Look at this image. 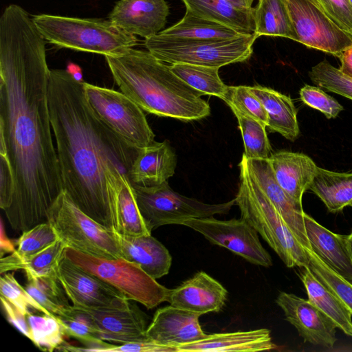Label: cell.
Returning a JSON list of instances; mask_svg holds the SVG:
<instances>
[{
    "instance_id": "1",
    "label": "cell",
    "mask_w": 352,
    "mask_h": 352,
    "mask_svg": "<svg viewBox=\"0 0 352 352\" xmlns=\"http://www.w3.org/2000/svg\"><path fill=\"white\" fill-rule=\"evenodd\" d=\"M45 39L19 5L0 17V154L14 179L4 210L11 227L24 232L47 221L63 190L48 104Z\"/></svg>"
},
{
    "instance_id": "2",
    "label": "cell",
    "mask_w": 352,
    "mask_h": 352,
    "mask_svg": "<svg viewBox=\"0 0 352 352\" xmlns=\"http://www.w3.org/2000/svg\"><path fill=\"white\" fill-rule=\"evenodd\" d=\"M84 82L66 69H50L49 111L63 188L82 211L113 232L107 170L116 168L128 178L140 148L97 117L86 98Z\"/></svg>"
},
{
    "instance_id": "3",
    "label": "cell",
    "mask_w": 352,
    "mask_h": 352,
    "mask_svg": "<svg viewBox=\"0 0 352 352\" xmlns=\"http://www.w3.org/2000/svg\"><path fill=\"white\" fill-rule=\"evenodd\" d=\"M104 57L120 91L143 111L183 121L210 115V107L201 98L203 95L149 51L131 48L122 54Z\"/></svg>"
},
{
    "instance_id": "4",
    "label": "cell",
    "mask_w": 352,
    "mask_h": 352,
    "mask_svg": "<svg viewBox=\"0 0 352 352\" xmlns=\"http://www.w3.org/2000/svg\"><path fill=\"white\" fill-rule=\"evenodd\" d=\"M32 19L45 41L60 48L118 56L138 43L135 35L110 20L47 14L34 15Z\"/></svg>"
},
{
    "instance_id": "5",
    "label": "cell",
    "mask_w": 352,
    "mask_h": 352,
    "mask_svg": "<svg viewBox=\"0 0 352 352\" xmlns=\"http://www.w3.org/2000/svg\"><path fill=\"white\" fill-rule=\"evenodd\" d=\"M235 205L247 221L288 267H305L309 257L279 212L263 192L241 159Z\"/></svg>"
},
{
    "instance_id": "6",
    "label": "cell",
    "mask_w": 352,
    "mask_h": 352,
    "mask_svg": "<svg viewBox=\"0 0 352 352\" xmlns=\"http://www.w3.org/2000/svg\"><path fill=\"white\" fill-rule=\"evenodd\" d=\"M256 38L252 34L225 40L193 41L157 34L146 38L144 46L157 59L170 65L188 63L220 68L248 60Z\"/></svg>"
},
{
    "instance_id": "7",
    "label": "cell",
    "mask_w": 352,
    "mask_h": 352,
    "mask_svg": "<svg viewBox=\"0 0 352 352\" xmlns=\"http://www.w3.org/2000/svg\"><path fill=\"white\" fill-rule=\"evenodd\" d=\"M47 221L67 247L97 257L122 258L114 232L82 211L65 190L50 208Z\"/></svg>"
},
{
    "instance_id": "8",
    "label": "cell",
    "mask_w": 352,
    "mask_h": 352,
    "mask_svg": "<svg viewBox=\"0 0 352 352\" xmlns=\"http://www.w3.org/2000/svg\"><path fill=\"white\" fill-rule=\"evenodd\" d=\"M64 256L72 262L115 287L128 300L148 309L166 301L170 289L160 285L137 264L123 258H100L66 247Z\"/></svg>"
},
{
    "instance_id": "9",
    "label": "cell",
    "mask_w": 352,
    "mask_h": 352,
    "mask_svg": "<svg viewBox=\"0 0 352 352\" xmlns=\"http://www.w3.org/2000/svg\"><path fill=\"white\" fill-rule=\"evenodd\" d=\"M136 202L150 232L160 226L179 224L188 219L228 213L235 199L221 204H206L174 191L165 182L145 187L132 185Z\"/></svg>"
},
{
    "instance_id": "10",
    "label": "cell",
    "mask_w": 352,
    "mask_h": 352,
    "mask_svg": "<svg viewBox=\"0 0 352 352\" xmlns=\"http://www.w3.org/2000/svg\"><path fill=\"white\" fill-rule=\"evenodd\" d=\"M84 90L97 117L126 142L142 148L155 141L143 110L124 93L87 82Z\"/></svg>"
},
{
    "instance_id": "11",
    "label": "cell",
    "mask_w": 352,
    "mask_h": 352,
    "mask_svg": "<svg viewBox=\"0 0 352 352\" xmlns=\"http://www.w3.org/2000/svg\"><path fill=\"white\" fill-rule=\"evenodd\" d=\"M296 41L308 47L339 57L352 45V36L342 30L316 0H284Z\"/></svg>"
},
{
    "instance_id": "12",
    "label": "cell",
    "mask_w": 352,
    "mask_h": 352,
    "mask_svg": "<svg viewBox=\"0 0 352 352\" xmlns=\"http://www.w3.org/2000/svg\"><path fill=\"white\" fill-rule=\"evenodd\" d=\"M182 225L252 264L265 267L272 265V257L261 244L258 233L241 217L230 220H219L213 217L195 218L184 221Z\"/></svg>"
},
{
    "instance_id": "13",
    "label": "cell",
    "mask_w": 352,
    "mask_h": 352,
    "mask_svg": "<svg viewBox=\"0 0 352 352\" xmlns=\"http://www.w3.org/2000/svg\"><path fill=\"white\" fill-rule=\"evenodd\" d=\"M56 276L76 308L114 309L124 308L130 303L115 287L80 267L64 254L57 266Z\"/></svg>"
},
{
    "instance_id": "14",
    "label": "cell",
    "mask_w": 352,
    "mask_h": 352,
    "mask_svg": "<svg viewBox=\"0 0 352 352\" xmlns=\"http://www.w3.org/2000/svg\"><path fill=\"white\" fill-rule=\"evenodd\" d=\"M286 320L297 329L305 342L333 348L336 341V323L308 300L294 294L280 292L276 299Z\"/></svg>"
},
{
    "instance_id": "15",
    "label": "cell",
    "mask_w": 352,
    "mask_h": 352,
    "mask_svg": "<svg viewBox=\"0 0 352 352\" xmlns=\"http://www.w3.org/2000/svg\"><path fill=\"white\" fill-rule=\"evenodd\" d=\"M253 179L290 228L300 243L311 248L306 235L302 204L293 199L276 182L268 159L241 158Z\"/></svg>"
},
{
    "instance_id": "16",
    "label": "cell",
    "mask_w": 352,
    "mask_h": 352,
    "mask_svg": "<svg viewBox=\"0 0 352 352\" xmlns=\"http://www.w3.org/2000/svg\"><path fill=\"white\" fill-rule=\"evenodd\" d=\"M168 14L166 0H119L109 20L125 32L146 39L162 31Z\"/></svg>"
},
{
    "instance_id": "17",
    "label": "cell",
    "mask_w": 352,
    "mask_h": 352,
    "mask_svg": "<svg viewBox=\"0 0 352 352\" xmlns=\"http://www.w3.org/2000/svg\"><path fill=\"white\" fill-rule=\"evenodd\" d=\"M200 315L170 305L158 309L147 327V338L155 343L176 346L204 338Z\"/></svg>"
},
{
    "instance_id": "18",
    "label": "cell",
    "mask_w": 352,
    "mask_h": 352,
    "mask_svg": "<svg viewBox=\"0 0 352 352\" xmlns=\"http://www.w3.org/2000/svg\"><path fill=\"white\" fill-rule=\"evenodd\" d=\"M227 296L228 291L220 283L201 271L175 289H170L166 301L171 306L201 316L221 310Z\"/></svg>"
},
{
    "instance_id": "19",
    "label": "cell",
    "mask_w": 352,
    "mask_h": 352,
    "mask_svg": "<svg viewBox=\"0 0 352 352\" xmlns=\"http://www.w3.org/2000/svg\"><path fill=\"white\" fill-rule=\"evenodd\" d=\"M106 181L115 231L131 236L151 234L142 217L127 177L119 169L111 168L107 170Z\"/></svg>"
},
{
    "instance_id": "20",
    "label": "cell",
    "mask_w": 352,
    "mask_h": 352,
    "mask_svg": "<svg viewBox=\"0 0 352 352\" xmlns=\"http://www.w3.org/2000/svg\"><path fill=\"white\" fill-rule=\"evenodd\" d=\"M81 309L90 316L100 338L104 341L123 344L148 340L146 316L135 304L114 309Z\"/></svg>"
},
{
    "instance_id": "21",
    "label": "cell",
    "mask_w": 352,
    "mask_h": 352,
    "mask_svg": "<svg viewBox=\"0 0 352 352\" xmlns=\"http://www.w3.org/2000/svg\"><path fill=\"white\" fill-rule=\"evenodd\" d=\"M177 156L167 141L140 148L130 168L128 179L131 185L152 187L167 182L173 176Z\"/></svg>"
},
{
    "instance_id": "22",
    "label": "cell",
    "mask_w": 352,
    "mask_h": 352,
    "mask_svg": "<svg viewBox=\"0 0 352 352\" xmlns=\"http://www.w3.org/2000/svg\"><path fill=\"white\" fill-rule=\"evenodd\" d=\"M304 223L311 250L341 276L352 280L347 236L332 232L305 213Z\"/></svg>"
},
{
    "instance_id": "23",
    "label": "cell",
    "mask_w": 352,
    "mask_h": 352,
    "mask_svg": "<svg viewBox=\"0 0 352 352\" xmlns=\"http://www.w3.org/2000/svg\"><path fill=\"white\" fill-rule=\"evenodd\" d=\"M113 232L123 259L138 265L155 280L169 272L172 257L167 248L151 234L131 236Z\"/></svg>"
},
{
    "instance_id": "24",
    "label": "cell",
    "mask_w": 352,
    "mask_h": 352,
    "mask_svg": "<svg viewBox=\"0 0 352 352\" xmlns=\"http://www.w3.org/2000/svg\"><path fill=\"white\" fill-rule=\"evenodd\" d=\"M280 186L296 201L302 204V195L313 181L318 166L307 155L279 151L268 158Z\"/></svg>"
},
{
    "instance_id": "25",
    "label": "cell",
    "mask_w": 352,
    "mask_h": 352,
    "mask_svg": "<svg viewBox=\"0 0 352 352\" xmlns=\"http://www.w3.org/2000/svg\"><path fill=\"white\" fill-rule=\"evenodd\" d=\"M276 348L267 329L207 334L198 341L177 346V352H256Z\"/></svg>"
},
{
    "instance_id": "26",
    "label": "cell",
    "mask_w": 352,
    "mask_h": 352,
    "mask_svg": "<svg viewBox=\"0 0 352 352\" xmlns=\"http://www.w3.org/2000/svg\"><path fill=\"white\" fill-rule=\"evenodd\" d=\"M251 91L261 100L268 116L267 127L290 141L296 140L300 133L297 111L289 96L274 89L254 85Z\"/></svg>"
},
{
    "instance_id": "27",
    "label": "cell",
    "mask_w": 352,
    "mask_h": 352,
    "mask_svg": "<svg viewBox=\"0 0 352 352\" xmlns=\"http://www.w3.org/2000/svg\"><path fill=\"white\" fill-rule=\"evenodd\" d=\"M195 14L231 28L242 34L254 31V8L236 7L223 0H182Z\"/></svg>"
},
{
    "instance_id": "28",
    "label": "cell",
    "mask_w": 352,
    "mask_h": 352,
    "mask_svg": "<svg viewBox=\"0 0 352 352\" xmlns=\"http://www.w3.org/2000/svg\"><path fill=\"white\" fill-rule=\"evenodd\" d=\"M158 34L166 38L193 41L225 40L245 35L231 28L200 17L188 10H186L180 21Z\"/></svg>"
},
{
    "instance_id": "29",
    "label": "cell",
    "mask_w": 352,
    "mask_h": 352,
    "mask_svg": "<svg viewBox=\"0 0 352 352\" xmlns=\"http://www.w3.org/2000/svg\"><path fill=\"white\" fill-rule=\"evenodd\" d=\"M308 189L322 200L329 211L337 212L352 205V173H338L318 167Z\"/></svg>"
},
{
    "instance_id": "30",
    "label": "cell",
    "mask_w": 352,
    "mask_h": 352,
    "mask_svg": "<svg viewBox=\"0 0 352 352\" xmlns=\"http://www.w3.org/2000/svg\"><path fill=\"white\" fill-rule=\"evenodd\" d=\"M301 280L308 300L327 315L345 334L352 336L351 315L341 301L314 274L304 267Z\"/></svg>"
},
{
    "instance_id": "31",
    "label": "cell",
    "mask_w": 352,
    "mask_h": 352,
    "mask_svg": "<svg viewBox=\"0 0 352 352\" xmlns=\"http://www.w3.org/2000/svg\"><path fill=\"white\" fill-rule=\"evenodd\" d=\"M66 247L63 241L58 239L41 251L28 257L19 258L10 254L1 258L0 274L23 270L26 276H56V268Z\"/></svg>"
},
{
    "instance_id": "32",
    "label": "cell",
    "mask_w": 352,
    "mask_h": 352,
    "mask_svg": "<svg viewBox=\"0 0 352 352\" xmlns=\"http://www.w3.org/2000/svg\"><path fill=\"white\" fill-rule=\"evenodd\" d=\"M254 31L260 36H281L296 41L289 12L284 0H258L254 8Z\"/></svg>"
},
{
    "instance_id": "33",
    "label": "cell",
    "mask_w": 352,
    "mask_h": 352,
    "mask_svg": "<svg viewBox=\"0 0 352 352\" xmlns=\"http://www.w3.org/2000/svg\"><path fill=\"white\" fill-rule=\"evenodd\" d=\"M170 68L177 77L202 95L214 96L223 100L228 94V86L220 78L218 67L175 63Z\"/></svg>"
},
{
    "instance_id": "34",
    "label": "cell",
    "mask_w": 352,
    "mask_h": 352,
    "mask_svg": "<svg viewBox=\"0 0 352 352\" xmlns=\"http://www.w3.org/2000/svg\"><path fill=\"white\" fill-rule=\"evenodd\" d=\"M26 276L25 289L50 314L61 316L70 309L72 305L57 276Z\"/></svg>"
},
{
    "instance_id": "35",
    "label": "cell",
    "mask_w": 352,
    "mask_h": 352,
    "mask_svg": "<svg viewBox=\"0 0 352 352\" xmlns=\"http://www.w3.org/2000/svg\"><path fill=\"white\" fill-rule=\"evenodd\" d=\"M27 317L30 327V340L36 347L51 352L58 350L64 344L67 335L58 316L46 314L35 316L30 313Z\"/></svg>"
},
{
    "instance_id": "36",
    "label": "cell",
    "mask_w": 352,
    "mask_h": 352,
    "mask_svg": "<svg viewBox=\"0 0 352 352\" xmlns=\"http://www.w3.org/2000/svg\"><path fill=\"white\" fill-rule=\"evenodd\" d=\"M237 118L243 138L244 155L250 159H268L272 148L266 133V126L260 121L232 111Z\"/></svg>"
},
{
    "instance_id": "37",
    "label": "cell",
    "mask_w": 352,
    "mask_h": 352,
    "mask_svg": "<svg viewBox=\"0 0 352 352\" xmlns=\"http://www.w3.org/2000/svg\"><path fill=\"white\" fill-rule=\"evenodd\" d=\"M308 267L314 274L341 301L352 316V284L308 250Z\"/></svg>"
},
{
    "instance_id": "38",
    "label": "cell",
    "mask_w": 352,
    "mask_h": 352,
    "mask_svg": "<svg viewBox=\"0 0 352 352\" xmlns=\"http://www.w3.org/2000/svg\"><path fill=\"white\" fill-rule=\"evenodd\" d=\"M309 76L318 87L352 100V80L327 60L314 66L309 72Z\"/></svg>"
},
{
    "instance_id": "39",
    "label": "cell",
    "mask_w": 352,
    "mask_h": 352,
    "mask_svg": "<svg viewBox=\"0 0 352 352\" xmlns=\"http://www.w3.org/2000/svg\"><path fill=\"white\" fill-rule=\"evenodd\" d=\"M232 111L252 117L267 127L268 116L261 100L250 90V86H228V91L223 99Z\"/></svg>"
},
{
    "instance_id": "40",
    "label": "cell",
    "mask_w": 352,
    "mask_h": 352,
    "mask_svg": "<svg viewBox=\"0 0 352 352\" xmlns=\"http://www.w3.org/2000/svg\"><path fill=\"white\" fill-rule=\"evenodd\" d=\"M58 239L54 228L48 221H45L23 232L17 240V248L11 254L19 258L28 257L41 251Z\"/></svg>"
},
{
    "instance_id": "41",
    "label": "cell",
    "mask_w": 352,
    "mask_h": 352,
    "mask_svg": "<svg viewBox=\"0 0 352 352\" xmlns=\"http://www.w3.org/2000/svg\"><path fill=\"white\" fill-rule=\"evenodd\" d=\"M0 294L1 296L16 306L25 315L31 313L30 309L52 315L28 293L25 287L19 283L14 277V272L1 274Z\"/></svg>"
},
{
    "instance_id": "42",
    "label": "cell",
    "mask_w": 352,
    "mask_h": 352,
    "mask_svg": "<svg viewBox=\"0 0 352 352\" xmlns=\"http://www.w3.org/2000/svg\"><path fill=\"white\" fill-rule=\"evenodd\" d=\"M300 100L309 107L322 113L327 118H335L343 107L319 87L306 85L299 91Z\"/></svg>"
},
{
    "instance_id": "43",
    "label": "cell",
    "mask_w": 352,
    "mask_h": 352,
    "mask_svg": "<svg viewBox=\"0 0 352 352\" xmlns=\"http://www.w3.org/2000/svg\"><path fill=\"white\" fill-rule=\"evenodd\" d=\"M328 16L352 36V5L350 0H316Z\"/></svg>"
},
{
    "instance_id": "44",
    "label": "cell",
    "mask_w": 352,
    "mask_h": 352,
    "mask_svg": "<svg viewBox=\"0 0 352 352\" xmlns=\"http://www.w3.org/2000/svg\"><path fill=\"white\" fill-rule=\"evenodd\" d=\"M14 179L7 154H0V208L4 211L12 203Z\"/></svg>"
},
{
    "instance_id": "45",
    "label": "cell",
    "mask_w": 352,
    "mask_h": 352,
    "mask_svg": "<svg viewBox=\"0 0 352 352\" xmlns=\"http://www.w3.org/2000/svg\"><path fill=\"white\" fill-rule=\"evenodd\" d=\"M107 352H177L176 346L162 345L150 340L113 345Z\"/></svg>"
},
{
    "instance_id": "46",
    "label": "cell",
    "mask_w": 352,
    "mask_h": 352,
    "mask_svg": "<svg viewBox=\"0 0 352 352\" xmlns=\"http://www.w3.org/2000/svg\"><path fill=\"white\" fill-rule=\"evenodd\" d=\"M1 302L8 321L19 332L30 338V327L28 320V315L23 313L19 308L1 296Z\"/></svg>"
},
{
    "instance_id": "47",
    "label": "cell",
    "mask_w": 352,
    "mask_h": 352,
    "mask_svg": "<svg viewBox=\"0 0 352 352\" xmlns=\"http://www.w3.org/2000/svg\"><path fill=\"white\" fill-rule=\"evenodd\" d=\"M338 58L341 63L340 71L352 80V45L345 49Z\"/></svg>"
},
{
    "instance_id": "48",
    "label": "cell",
    "mask_w": 352,
    "mask_h": 352,
    "mask_svg": "<svg viewBox=\"0 0 352 352\" xmlns=\"http://www.w3.org/2000/svg\"><path fill=\"white\" fill-rule=\"evenodd\" d=\"M0 253L1 258L3 257L4 254L12 253L15 251L16 248L13 243L10 240L6 234L3 223L2 219L1 220V235H0Z\"/></svg>"
},
{
    "instance_id": "49",
    "label": "cell",
    "mask_w": 352,
    "mask_h": 352,
    "mask_svg": "<svg viewBox=\"0 0 352 352\" xmlns=\"http://www.w3.org/2000/svg\"><path fill=\"white\" fill-rule=\"evenodd\" d=\"M66 70L78 81L83 82L81 68L74 63H68Z\"/></svg>"
},
{
    "instance_id": "50",
    "label": "cell",
    "mask_w": 352,
    "mask_h": 352,
    "mask_svg": "<svg viewBox=\"0 0 352 352\" xmlns=\"http://www.w3.org/2000/svg\"><path fill=\"white\" fill-rule=\"evenodd\" d=\"M236 7L243 8H252L254 0H223Z\"/></svg>"
},
{
    "instance_id": "51",
    "label": "cell",
    "mask_w": 352,
    "mask_h": 352,
    "mask_svg": "<svg viewBox=\"0 0 352 352\" xmlns=\"http://www.w3.org/2000/svg\"><path fill=\"white\" fill-rule=\"evenodd\" d=\"M347 246L351 258L352 260V232L350 234L347 235Z\"/></svg>"
},
{
    "instance_id": "52",
    "label": "cell",
    "mask_w": 352,
    "mask_h": 352,
    "mask_svg": "<svg viewBox=\"0 0 352 352\" xmlns=\"http://www.w3.org/2000/svg\"><path fill=\"white\" fill-rule=\"evenodd\" d=\"M350 2H351V5H352V0H350Z\"/></svg>"
}]
</instances>
